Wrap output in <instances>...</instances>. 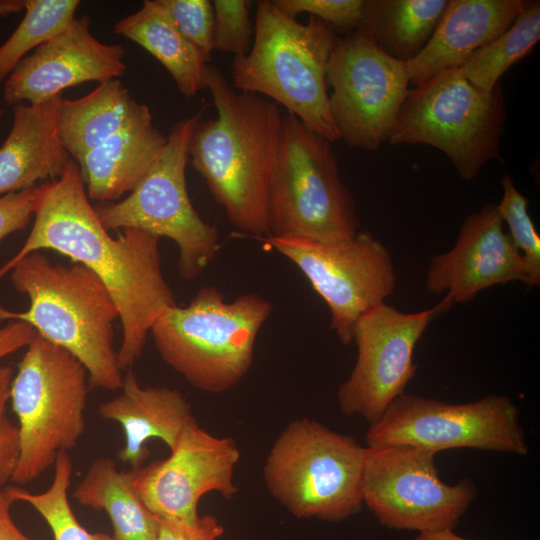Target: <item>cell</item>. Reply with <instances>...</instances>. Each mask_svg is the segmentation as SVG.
Masks as SVG:
<instances>
[{
    "label": "cell",
    "mask_w": 540,
    "mask_h": 540,
    "mask_svg": "<svg viewBox=\"0 0 540 540\" xmlns=\"http://www.w3.org/2000/svg\"><path fill=\"white\" fill-rule=\"evenodd\" d=\"M366 447L321 423L301 418L280 433L263 476L271 495L297 518L340 522L363 504Z\"/></svg>",
    "instance_id": "9"
},
{
    "label": "cell",
    "mask_w": 540,
    "mask_h": 540,
    "mask_svg": "<svg viewBox=\"0 0 540 540\" xmlns=\"http://www.w3.org/2000/svg\"><path fill=\"white\" fill-rule=\"evenodd\" d=\"M436 454L411 445L366 447L362 498L381 525L420 534L459 524L477 491L470 479L443 482Z\"/></svg>",
    "instance_id": "12"
},
{
    "label": "cell",
    "mask_w": 540,
    "mask_h": 540,
    "mask_svg": "<svg viewBox=\"0 0 540 540\" xmlns=\"http://www.w3.org/2000/svg\"><path fill=\"white\" fill-rule=\"evenodd\" d=\"M14 502L0 488V540H31L14 523L10 508Z\"/></svg>",
    "instance_id": "38"
},
{
    "label": "cell",
    "mask_w": 540,
    "mask_h": 540,
    "mask_svg": "<svg viewBox=\"0 0 540 540\" xmlns=\"http://www.w3.org/2000/svg\"><path fill=\"white\" fill-rule=\"evenodd\" d=\"M84 365L38 334L26 347L10 386L18 420L19 457L12 482L24 485L54 467L86 431L89 390Z\"/></svg>",
    "instance_id": "6"
},
{
    "label": "cell",
    "mask_w": 540,
    "mask_h": 540,
    "mask_svg": "<svg viewBox=\"0 0 540 540\" xmlns=\"http://www.w3.org/2000/svg\"><path fill=\"white\" fill-rule=\"evenodd\" d=\"M62 95L13 106V124L0 147V196L58 178L71 159L58 136Z\"/></svg>",
    "instance_id": "21"
},
{
    "label": "cell",
    "mask_w": 540,
    "mask_h": 540,
    "mask_svg": "<svg viewBox=\"0 0 540 540\" xmlns=\"http://www.w3.org/2000/svg\"><path fill=\"white\" fill-rule=\"evenodd\" d=\"M500 183L503 195L496 204L497 209L508 225L513 244L524 258L527 287L537 286L540 284V236L528 213V199L517 190L508 174L502 176Z\"/></svg>",
    "instance_id": "30"
},
{
    "label": "cell",
    "mask_w": 540,
    "mask_h": 540,
    "mask_svg": "<svg viewBox=\"0 0 540 540\" xmlns=\"http://www.w3.org/2000/svg\"><path fill=\"white\" fill-rule=\"evenodd\" d=\"M272 304L256 293L232 302L213 286L201 288L189 305L166 309L150 329L163 359L195 388L222 393L251 367L257 335Z\"/></svg>",
    "instance_id": "5"
},
{
    "label": "cell",
    "mask_w": 540,
    "mask_h": 540,
    "mask_svg": "<svg viewBox=\"0 0 540 540\" xmlns=\"http://www.w3.org/2000/svg\"><path fill=\"white\" fill-rule=\"evenodd\" d=\"M206 88L217 117L197 124L189 145L191 163L231 224L268 237L283 115L270 99L235 89L215 65L207 64Z\"/></svg>",
    "instance_id": "2"
},
{
    "label": "cell",
    "mask_w": 540,
    "mask_h": 540,
    "mask_svg": "<svg viewBox=\"0 0 540 540\" xmlns=\"http://www.w3.org/2000/svg\"><path fill=\"white\" fill-rule=\"evenodd\" d=\"M337 36L315 16L306 24L287 16L273 2L256 4L254 40L249 52L234 57L233 87L283 105L328 141L340 140L328 103L327 66Z\"/></svg>",
    "instance_id": "4"
},
{
    "label": "cell",
    "mask_w": 540,
    "mask_h": 540,
    "mask_svg": "<svg viewBox=\"0 0 540 540\" xmlns=\"http://www.w3.org/2000/svg\"><path fill=\"white\" fill-rule=\"evenodd\" d=\"M203 111L174 125L162 152L125 199L94 206L108 231L134 228L173 240L178 273L186 280L201 275L221 248L217 228L194 209L186 186L190 140Z\"/></svg>",
    "instance_id": "10"
},
{
    "label": "cell",
    "mask_w": 540,
    "mask_h": 540,
    "mask_svg": "<svg viewBox=\"0 0 540 540\" xmlns=\"http://www.w3.org/2000/svg\"><path fill=\"white\" fill-rule=\"evenodd\" d=\"M367 446L411 445L435 453L474 448L525 456L529 452L517 406L505 395L451 404L403 394L370 424Z\"/></svg>",
    "instance_id": "11"
},
{
    "label": "cell",
    "mask_w": 540,
    "mask_h": 540,
    "mask_svg": "<svg viewBox=\"0 0 540 540\" xmlns=\"http://www.w3.org/2000/svg\"><path fill=\"white\" fill-rule=\"evenodd\" d=\"M223 532L213 515L198 516L193 522L160 518L158 540H217Z\"/></svg>",
    "instance_id": "36"
},
{
    "label": "cell",
    "mask_w": 540,
    "mask_h": 540,
    "mask_svg": "<svg viewBox=\"0 0 540 540\" xmlns=\"http://www.w3.org/2000/svg\"><path fill=\"white\" fill-rule=\"evenodd\" d=\"M78 0H25V14L0 45V83L30 51L66 29L75 18Z\"/></svg>",
    "instance_id": "28"
},
{
    "label": "cell",
    "mask_w": 540,
    "mask_h": 540,
    "mask_svg": "<svg viewBox=\"0 0 540 540\" xmlns=\"http://www.w3.org/2000/svg\"><path fill=\"white\" fill-rule=\"evenodd\" d=\"M73 465L68 452L58 454L54 464V476L48 489L31 493L20 487L5 488L13 501L31 505L49 526L54 540H112L105 532H90L82 526L73 513L68 499Z\"/></svg>",
    "instance_id": "29"
},
{
    "label": "cell",
    "mask_w": 540,
    "mask_h": 540,
    "mask_svg": "<svg viewBox=\"0 0 540 540\" xmlns=\"http://www.w3.org/2000/svg\"><path fill=\"white\" fill-rule=\"evenodd\" d=\"M35 329L26 322L0 320V360L22 348H26L36 337Z\"/></svg>",
    "instance_id": "37"
},
{
    "label": "cell",
    "mask_w": 540,
    "mask_h": 540,
    "mask_svg": "<svg viewBox=\"0 0 540 540\" xmlns=\"http://www.w3.org/2000/svg\"><path fill=\"white\" fill-rule=\"evenodd\" d=\"M42 184L0 196V241L7 235L24 229L34 215Z\"/></svg>",
    "instance_id": "35"
},
{
    "label": "cell",
    "mask_w": 540,
    "mask_h": 540,
    "mask_svg": "<svg viewBox=\"0 0 540 540\" xmlns=\"http://www.w3.org/2000/svg\"><path fill=\"white\" fill-rule=\"evenodd\" d=\"M90 18L75 17L70 25L27 55L4 81L8 105L45 102L66 88L87 81L103 83L126 70L125 48L98 41Z\"/></svg>",
    "instance_id": "17"
},
{
    "label": "cell",
    "mask_w": 540,
    "mask_h": 540,
    "mask_svg": "<svg viewBox=\"0 0 540 540\" xmlns=\"http://www.w3.org/2000/svg\"><path fill=\"white\" fill-rule=\"evenodd\" d=\"M3 113H4V110L0 107V121L2 119Z\"/></svg>",
    "instance_id": "41"
},
{
    "label": "cell",
    "mask_w": 540,
    "mask_h": 540,
    "mask_svg": "<svg viewBox=\"0 0 540 540\" xmlns=\"http://www.w3.org/2000/svg\"><path fill=\"white\" fill-rule=\"evenodd\" d=\"M511 281L527 282L523 256L504 231L496 204L487 203L462 223L454 247L436 255L427 270L426 289L467 303L480 291Z\"/></svg>",
    "instance_id": "18"
},
{
    "label": "cell",
    "mask_w": 540,
    "mask_h": 540,
    "mask_svg": "<svg viewBox=\"0 0 540 540\" xmlns=\"http://www.w3.org/2000/svg\"><path fill=\"white\" fill-rule=\"evenodd\" d=\"M145 107L131 97L118 79L100 83L79 99L62 97L58 111L59 139L68 155L78 162Z\"/></svg>",
    "instance_id": "23"
},
{
    "label": "cell",
    "mask_w": 540,
    "mask_h": 540,
    "mask_svg": "<svg viewBox=\"0 0 540 540\" xmlns=\"http://www.w3.org/2000/svg\"><path fill=\"white\" fill-rule=\"evenodd\" d=\"M453 304L446 294L433 308L417 313H403L385 303L364 313L354 329L356 364L337 392L341 412L375 423L414 377L413 351L424 331Z\"/></svg>",
    "instance_id": "15"
},
{
    "label": "cell",
    "mask_w": 540,
    "mask_h": 540,
    "mask_svg": "<svg viewBox=\"0 0 540 540\" xmlns=\"http://www.w3.org/2000/svg\"><path fill=\"white\" fill-rule=\"evenodd\" d=\"M113 31L152 54L186 97H193L206 88L207 62L155 0L143 1L142 7L121 18Z\"/></svg>",
    "instance_id": "25"
},
{
    "label": "cell",
    "mask_w": 540,
    "mask_h": 540,
    "mask_svg": "<svg viewBox=\"0 0 540 540\" xmlns=\"http://www.w3.org/2000/svg\"><path fill=\"white\" fill-rule=\"evenodd\" d=\"M287 16L308 13L345 34L356 31L364 13L365 0H273Z\"/></svg>",
    "instance_id": "33"
},
{
    "label": "cell",
    "mask_w": 540,
    "mask_h": 540,
    "mask_svg": "<svg viewBox=\"0 0 540 540\" xmlns=\"http://www.w3.org/2000/svg\"><path fill=\"white\" fill-rule=\"evenodd\" d=\"M10 281L28 296L27 311L0 306V320L31 325L47 341L64 348L86 368L90 389L120 390L124 376L113 347L119 311L103 282L81 264H53L34 251L10 269Z\"/></svg>",
    "instance_id": "3"
},
{
    "label": "cell",
    "mask_w": 540,
    "mask_h": 540,
    "mask_svg": "<svg viewBox=\"0 0 540 540\" xmlns=\"http://www.w3.org/2000/svg\"><path fill=\"white\" fill-rule=\"evenodd\" d=\"M167 143L146 106L134 119L76 162L87 195L100 203L131 192Z\"/></svg>",
    "instance_id": "22"
},
{
    "label": "cell",
    "mask_w": 540,
    "mask_h": 540,
    "mask_svg": "<svg viewBox=\"0 0 540 540\" xmlns=\"http://www.w3.org/2000/svg\"><path fill=\"white\" fill-rule=\"evenodd\" d=\"M249 0H214V50L232 53L234 57L246 55L254 34Z\"/></svg>",
    "instance_id": "32"
},
{
    "label": "cell",
    "mask_w": 540,
    "mask_h": 540,
    "mask_svg": "<svg viewBox=\"0 0 540 540\" xmlns=\"http://www.w3.org/2000/svg\"><path fill=\"white\" fill-rule=\"evenodd\" d=\"M269 236L335 242L360 228L331 142L294 115L282 116L269 209Z\"/></svg>",
    "instance_id": "8"
},
{
    "label": "cell",
    "mask_w": 540,
    "mask_h": 540,
    "mask_svg": "<svg viewBox=\"0 0 540 540\" xmlns=\"http://www.w3.org/2000/svg\"><path fill=\"white\" fill-rule=\"evenodd\" d=\"M505 120L500 82L484 91L458 67L450 68L409 89L388 141L432 146L451 160L463 179L472 180L488 161H503Z\"/></svg>",
    "instance_id": "7"
},
{
    "label": "cell",
    "mask_w": 540,
    "mask_h": 540,
    "mask_svg": "<svg viewBox=\"0 0 540 540\" xmlns=\"http://www.w3.org/2000/svg\"><path fill=\"white\" fill-rule=\"evenodd\" d=\"M72 497L82 506L106 512L112 540H158L160 518L142 501L132 470L120 471L113 459L93 460Z\"/></svg>",
    "instance_id": "24"
},
{
    "label": "cell",
    "mask_w": 540,
    "mask_h": 540,
    "mask_svg": "<svg viewBox=\"0 0 540 540\" xmlns=\"http://www.w3.org/2000/svg\"><path fill=\"white\" fill-rule=\"evenodd\" d=\"M25 0L0 1V16L18 12L24 9Z\"/></svg>",
    "instance_id": "40"
},
{
    "label": "cell",
    "mask_w": 540,
    "mask_h": 540,
    "mask_svg": "<svg viewBox=\"0 0 540 540\" xmlns=\"http://www.w3.org/2000/svg\"><path fill=\"white\" fill-rule=\"evenodd\" d=\"M448 0H365L357 32L388 56L408 62L424 49Z\"/></svg>",
    "instance_id": "26"
},
{
    "label": "cell",
    "mask_w": 540,
    "mask_h": 540,
    "mask_svg": "<svg viewBox=\"0 0 540 540\" xmlns=\"http://www.w3.org/2000/svg\"><path fill=\"white\" fill-rule=\"evenodd\" d=\"M179 32L208 62L214 50V11L209 0H155Z\"/></svg>",
    "instance_id": "31"
},
{
    "label": "cell",
    "mask_w": 540,
    "mask_h": 540,
    "mask_svg": "<svg viewBox=\"0 0 540 540\" xmlns=\"http://www.w3.org/2000/svg\"><path fill=\"white\" fill-rule=\"evenodd\" d=\"M539 39L540 2L527 1L509 28L473 52L458 68L470 83L491 91L513 64L532 51Z\"/></svg>",
    "instance_id": "27"
},
{
    "label": "cell",
    "mask_w": 540,
    "mask_h": 540,
    "mask_svg": "<svg viewBox=\"0 0 540 540\" xmlns=\"http://www.w3.org/2000/svg\"><path fill=\"white\" fill-rule=\"evenodd\" d=\"M42 184L35 220L20 250L0 268V280L26 255L49 249L91 270L103 282L119 311L121 370L141 357L147 335L158 317L177 305L161 270L160 238L125 228L117 238L102 225L70 159L62 174Z\"/></svg>",
    "instance_id": "1"
},
{
    "label": "cell",
    "mask_w": 540,
    "mask_h": 540,
    "mask_svg": "<svg viewBox=\"0 0 540 540\" xmlns=\"http://www.w3.org/2000/svg\"><path fill=\"white\" fill-rule=\"evenodd\" d=\"M411 540H469L456 534L453 530H440L435 532H427L417 534Z\"/></svg>",
    "instance_id": "39"
},
{
    "label": "cell",
    "mask_w": 540,
    "mask_h": 540,
    "mask_svg": "<svg viewBox=\"0 0 540 540\" xmlns=\"http://www.w3.org/2000/svg\"><path fill=\"white\" fill-rule=\"evenodd\" d=\"M527 0H448L432 37L406 62L410 83L421 84L437 73L460 67L470 55L503 33Z\"/></svg>",
    "instance_id": "20"
},
{
    "label": "cell",
    "mask_w": 540,
    "mask_h": 540,
    "mask_svg": "<svg viewBox=\"0 0 540 540\" xmlns=\"http://www.w3.org/2000/svg\"><path fill=\"white\" fill-rule=\"evenodd\" d=\"M329 110L340 140L375 151L388 141L410 83L406 62L363 34L337 37L326 73Z\"/></svg>",
    "instance_id": "14"
},
{
    "label": "cell",
    "mask_w": 540,
    "mask_h": 540,
    "mask_svg": "<svg viewBox=\"0 0 540 540\" xmlns=\"http://www.w3.org/2000/svg\"><path fill=\"white\" fill-rule=\"evenodd\" d=\"M239 459L232 438L214 436L195 423L167 458L131 469L133 484L158 517L193 522L205 494L217 492L226 499L236 494L234 469Z\"/></svg>",
    "instance_id": "16"
},
{
    "label": "cell",
    "mask_w": 540,
    "mask_h": 540,
    "mask_svg": "<svg viewBox=\"0 0 540 540\" xmlns=\"http://www.w3.org/2000/svg\"><path fill=\"white\" fill-rule=\"evenodd\" d=\"M13 377L12 367L0 365V488L11 481L19 457L18 427L6 414Z\"/></svg>",
    "instance_id": "34"
},
{
    "label": "cell",
    "mask_w": 540,
    "mask_h": 540,
    "mask_svg": "<svg viewBox=\"0 0 540 540\" xmlns=\"http://www.w3.org/2000/svg\"><path fill=\"white\" fill-rule=\"evenodd\" d=\"M261 240L291 260L308 279L327 304L330 328L344 345L353 342L359 318L394 291L391 255L370 232L335 242L273 236Z\"/></svg>",
    "instance_id": "13"
},
{
    "label": "cell",
    "mask_w": 540,
    "mask_h": 540,
    "mask_svg": "<svg viewBox=\"0 0 540 540\" xmlns=\"http://www.w3.org/2000/svg\"><path fill=\"white\" fill-rule=\"evenodd\" d=\"M121 392L98 407L105 420L117 422L123 429L125 444L118 453L131 469L142 467L150 455L147 442L161 440L172 451L184 432L197 423L187 398L175 388L139 385L129 371Z\"/></svg>",
    "instance_id": "19"
}]
</instances>
